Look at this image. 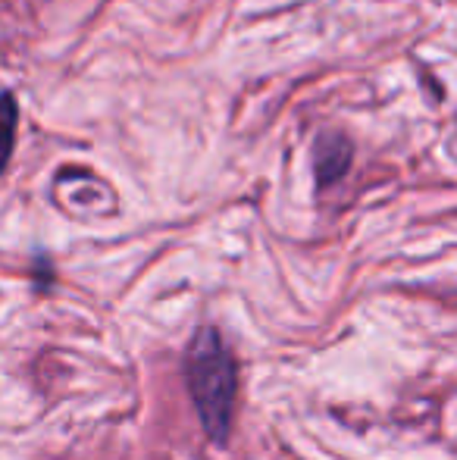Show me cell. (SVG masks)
Returning <instances> with one entry per match:
<instances>
[{"instance_id": "cell-2", "label": "cell", "mask_w": 457, "mask_h": 460, "mask_svg": "<svg viewBox=\"0 0 457 460\" xmlns=\"http://www.w3.org/2000/svg\"><path fill=\"white\" fill-rule=\"evenodd\" d=\"M354 145L342 132H323L313 145V172L320 185H336L351 170Z\"/></svg>"}, {"instance_id": "cell-1", "label": "cell", "mask_w": 457, "mask_h": 460, "mask_svg": "<svg viewBox=\"0 0 457 460\" xmlns=\"http://www.w3.org/2000/svg\"><path fill=\"white\" fill-rule=\"evenodd\" d=\"M185 379L204 432L210 442L223 445L229 438L232 404H235V360L214 326L198 329L191 339L185 354Z\"/></svg>"}]
</instances>
